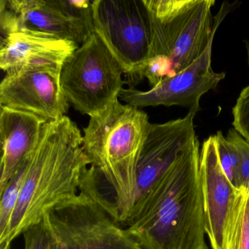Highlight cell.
<instances>
[{
  "label": "cell",
  "instance_id": "8992f818",
  "mask_svg": "<svg viewBox=\"0 0 249 249\" xmlns=\"http://www.w3.org/2000/svg\"><path fill=\"white\" fill-rule=\"evenodd\" d=\"M95 33L124 71L134 88L145 78L151 47V27L143 0H94Z\"/></svg>",
  "mask_w": 249,
  "mask_h": 249
},
{
  "label": "cell",
  "instance_id": "3957f363",
  "mask_svg": "<svg viewBox=\"0 0 249 249\" xmlns=\"http://www.w3.org/2000/svg\"><path fill=\"white\" fill-rule=\"evenodd\" d=\"M82 143L81 130L68 116L45 124L38 144L23 161L22 186L6 231L0 236V249H11L12 242L50 210L81 192L89 166Z\"/></svg>",
  "mask_w": 249,
  "mask_h": 249
},
{
  "label": "cell",
  "instance_id": "4fadbf2b",
  "mask_svg": "<svg viewBox=\"0 0 249 249\" xmlns=\"http://www.w3.org/2000/svg\"><path fill=\"white\" fill-rule=\"evenodd\" d=\"M79 46L68 40L33 33H10L2 36L0 68L6 73L35 65L62 66Z\"/></svg>",
  "mask_w": 249,
  "mask_h": 249
},
{
  "label": "cell",
  "instance_id": "7a4b0ae2",
  "mask_svg": "<svg viewBox=\"0 0 249 249\" xmlns=\"http://www.w3.org/2000/svg\"><path fill=\"white\" fill-rule=\"evenodd\" d=\"M197 136L135 202L123 227L145 249H208Z\"/></svg>",
  "mask_w": 249,
  "mask_h": 249
},
{
  "label": "cell",
  "instance_id": "5bb4252c",
  "mask_svg": "<svg viewBox=\"0 0 249 249\" xmlns=\"http://www.w3.org/2000/svg\"><path fill=\"white\" fill-rule=\"evenodd\" d=\"M0 136L2 142L0 194L10 179L37 146L46 122L30 113L0 106Z\"/></svg>",
  "mask_w": 249,
  "mask_h": 249
},
{
  "label": "cell",
  "instance_id": "ba28073f",
  "mask_svg": "<svg viewBox=\"0 0 249 249\" xmlns=\"http://www.w3.org/2000/svg\"><path fill=\"white\" fill-rule=\"evenodd\" d=\"M62 67L35 65L6 73L0 84V106L30 113L46 123L63 117L69 102L61 86Z\"/></svg>",
  "mask_w": 249,
  "mask_h": 249
},
{
  "label": "cell",
  "instance_id": "2e32d148",
  "mask_svg": "<svg viewBox=\"0 0 249 249\" xmlns=\"http://www.w3.org/2000/svg\"><path fill=\"white\" fill-rule=\"evenodd\" d=\"M24 172L25 167L24 161H22L10 179L5 190L0 194V236L5 234L17 205L22 186Z\"/></svg>",
  "mask_w": 249,
  "mask_h": 249
},
{
  "label": "cell",
  "instance_id": "e0dca14e",
  "mask_svg": "<svg viewBox=\"0 0 249 249\" xmlns=\"http://www.w3.org/2000/svg\"><path fill=\"white\" fill-rule=\"evenodd\" d=\"M56 5L70 20L91 37L94 33V11L90 0H55Z\"/></svg>",
  "mask_w": 249,
  "mask_h": 249
},
{
  "label": "cell",
  "instance_id": "44dd1931",
  "mask_svg": "<svg viewBox=\"0 0 249 249\" xmlns=\"http://www.w3.org/2000/svg\"><path fill=\"white\" fill-rule=\"evenodd\" d=\"M245 44H246V50H247L248 63H249V40H246V41H245Z\"/></svg>",
  "mask_w": 249,
  "mask_h": 249
},
{
  "label": "cell",
  "instance_id": "9a60e30c",
  "mask_svg": "<svg viewBox=\"0 0 249 249\" xmlns=\"http://www.w3.org/2000/svg\"><path fill=\"white\" fill-rule=\"evenodd\" d=\"M224 249H249V188L237 191L227 221Z\"/></svg>",
  "mask_w": 249,
  "mask_h": 249
},
{
  "label": "cell",
  "instance_id": "8fae6325",
  "mask_svg": "<svg viewBox=\"0 0 249 249\" xmlns=\"http://www.w3.org/2000/svg\"><path fill=\"white\" fill-rule=\"evenodd\" d=\"M0 26L2 36L23 32L71 40L79 46L89 38L55 0H1Z\"/></svg>",
  "mask_w": 249,
  "mask_h": 249
},
{
  "label": "cell",
  "instance_id": "6da1fadb",
  "mask_svg": "<svg viewBox=\"0 0 249 249\" xmlns=\"http://www.w3.org/2000/svg\"><path fill=\"white\" fill-rule=\"evenodd\" d=\"M148 114L119 98L84 129L82 147L89 166L81 192L123 226L136 202L138 161L149 132Z\"/></svg>",
  "mask_w": 249,
  "mask_h": 249
},
{
  "label": "cell",
  "instance_id": "5b68a950",
  "mask_svg": "<svg viewBox=\"0 0 249 249\" xmlns=\"http://www.w3.org/2000/svg\"><path fill=\"white\" fill-rule=\"evenodd\" d=\"M124 74L95 33L64 62L61 86L72 107L89 117L107 108L124 85Z\"/></svg>",
  "mask_w": 249,
  "mask_h": 249
},
{
  "label": "cell",
  "instance_id": "52a82bcc",
  "mask_svg": "<svg viewBox=\"0 0 249 249\" xmlns=\"http://www.w3.org/2000/svg\"><path fill=\"white\" fill-rule=\"evenodd\" d=\"M46 214L53 231L52 249H145L83 192Z\"/></svg>",
  "mask_w": 249,
  "mask_h": 249
},
{
  "label": "cell",
  "instance_id": "277c9868",
  "mask_svg": "<svg viewBox=\"0 0 249 249\" xmlns=\"http://www.w3.org/2000/svg\"><path fill=\"white\" fill-rule=\"evenodd\" d=\"M143 3L151 27L144 76L152 88L197 60L237 2H223L213 17L215 0H143Z\"/></svg>",
  "mask_w": 249,
  "mask_h": 249
},
{
  "label": "cell",
  "instance_id": "7c38bea8",
  "mask_svg": "<svg viewBox=\"0 0 249 249\" xmlns=\"http://www.w3.org/2000/svg\"><path fill=\"white\" fill-rule=\"evenodd\" d=\"M199 177L205 211V230L211 249H224L227 221L237 193L223 171L214 135L202 143Z\"/></svg>",
  "mask_w": 249,
  "mask_h": 249
},
{
  "label": "cell",
  "instance_id": "d6986e66",
  "mask_svg": "<svg viewBox=\"0 0 249 249\" xmlns=\"http://www.w3.org/2000/svg\"><path fill=\"white\" fill-rule=\"evenodd\" d=\"M214 138L223 171L236 189V175L239 166V156L237 150L226 139L221 131L217 132Z\"/></svg>",
  "mask_w": 249,
  "mask_h": 249
},
{
  "label": "cell",
  "instance_id": "30bf717a",
  "mask_svg": "<svg viewBox=\"0 0 249 249\" xmlns=\"http://www.w3.org/2000/svg\"><path fill=\"white\" fill-rule=\"evenodd\" d=\"M194 118L187 113L185 117L165 123L151 124L138 161L136 202L155 184L196 138Z\"/></svg>",
  "mask_w": 249,
  "mask_h": 249
},
{
  "label": "cell",
  "instance_id": "ac0fdd59",
  "mask_svg": "<svg viewBox=\"0 0 249 249\" xmlns=\"http://www.w3.org/2000/svg\"><path fill=\"white\" fill-rule=\"evenodd\" d=\"M226 139L232 144L239 156V166L236 175V189L249 188V142L234 129H230Z\"/></svg>",
  "mask_w": 249,
  "mask_h": 249
},
{
  "label": "cell",
  "instance_id": "9c48e42d",
  "mask_svg": "<svg viewBox=\"0 0 249 249\" xmlns=\"http://www.w3.org/2000/svg\"><path fill=\"white\" fill-rule=\"evenodd\" d=\"M213 39L204 53L189 68L170 78H164L148 91L135 88L122 89L119 98L133 107L164 106H181L195 117L199 110L201 97L215 89L225 78L224 72H215L211 68Z\"/></svg>",
  "mask_w": 249,
  "mask_h": 249
},
{
  "label": "cell",
  "instance_id": "ffe728a7",
  "mask_svg": "<svg viewBox=\"0 0 249 249\" xmlns=\"http://www.w3.org/2000/svg\"><path fill=\"white\" fill-rule=\"evenodd\" d=\"M234 130L249 142V85L245 87L232 108Z\"/></svg>",
  "mask_w": 249,
  "mask_h": 249
}]
</instances>
